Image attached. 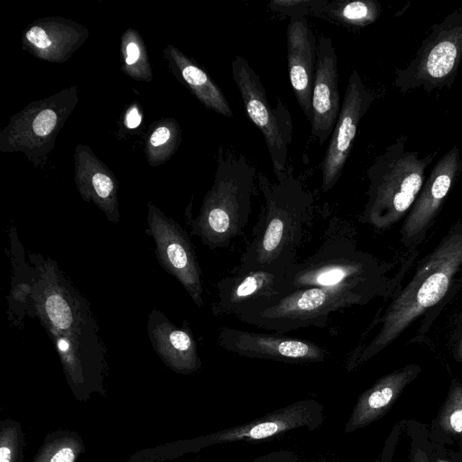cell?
Returning <instances> with one entry per match:
<instances>
[{"label":"cell","instance_id":"21","mask_svg":"<svg viewBox=\"0 0 462 462\" xmlns=\"http://www.w3.org/2000/svg\"><path fill=\"white\" fill-rule=\"evenodd\" d=\"M182 65V77L199 100L215 112L232 117L233 112L227 99L208 75L198 66L186 60Z\"/></svg>","mask_w":462,"mask_h":462},{"label":"cell","instance_id":"23","mask_svg":"<svg viewBox=\"0 0 462 462\" xmlns=\"http://www.w3.org/2000/svg\"><path fill=\"white\" fill-rule=\"evenodd\" d=\"M440 427L450 433H462V387L450 390L439 417Z\"/></svg>","mask_w":462,"mask_h":462},{"label":"cell","instance_id":"5","mask_svg":"<svg viewBox=\"0 0 462 462\" xmlns=\"http://www.w3.org/2000/svg\"><path fill=\"white\" fill-rule=\"evenodd\" d=\"M255 172L244 155L219 147L214 184L190 224L191 234L209 249L225 248L243 233L251 214Z\"/></svg>","mask_w":462,"mask_h":462},{"label":"cell","instance_id":"9","mask_svg":"<svg viewBox=\"0 0 462 462\" xmlns=\"http://www.w3.org/2000/svg\"><path fill=\"white\" fill-rule=\"evenodd\" d=\"M324 407L314 399H304L277 409L245 424L226 428L193 439L177 442L176 452H198L209 446L238 441L256 442L273 439L297 429L309 431L321 427Z\"/></svg>","mask_w":462,"mask_h":462},{"label":"cell","instance_id":"34","mask_svg":"<svg viewBox=\"0 0 462 462\" xmlns=\"http://www.w3.org/2000/svg\"><path fill=\"white\" fill-rule=\"evenodd\" d=\"M392 454H393L392 452H390V454L389 453H387V454L383 453V459L382 460V462H390L391 461Z\"/></svg>","mask_w":462,"mask_h":462},{"label":"cell","instance_id":"10","mask_svg":"<svg viewBox=\"0 0 462 462\" xmlns=\"http://www.w3.org/2000/svg\"><path fill=\"white\" fill-rule=\"evenodd\" d=\"M374 100V94L353 70L348 78L339 116L321 164V189L327 192L340 179L359 123Z\"/></svg>","mask_w":462,"mask_h":462},{"label":"cell","instance_id":"31","mask_svg":"<svg viewBox=\"0 0 462 462\" xmlns=\"http://www.w3.org/2000/svg\"><path fill=\"white\" fill-rule=\"evenodd\" d=\"M127 57H126V63L128 65L134 64L139 56V49L137 45L134 42H131L127 45L126 48Z\"/></svg>","mask_w":462,"mask_h":462},{"label":"cell","instance_id":"2","mask_svg":"<svg viewBox=\"0 0 462 462\" xmlns=\"http://www.w3.org/2000/svg\"><path fill=\"white\" fill-rule=\"evenodd\" d=\"M35 265L37 276L31 294L55 345L74 398L87 402L94 395H104V348L86 301L52 260L41 259Z\"/></svg>","mask_w":462,"mask_h":462},{"label":"cell","instance_id":"22","mask_svg":"<svg viewBox=\"0 0 462 462\" xmlns=\"http://www.w3.org/2000/svg\"><path fill=\"white\" fill-rule=\"evenodd\" d=\"M24 435L20 422L5 419L0 421V462H23Z\"/></svg>","mask_w":462,"mask_h":462},{"label":"cell","instance_id":"11","mask_svg":"<svg viewBox=\"0 0 462 462\" xmlns=\"http://www.w3.org/2000/svg\"><path fill=\"white\" fill-rule=\"evenodd\" d=\"M217 344L241 356L290 364L320 363L328 355L325 347L310 340L233 328L219 329Z\"/></svg>","mask_w":462,"mask_h":462},{"label":"cell","instance_id":"14","mask_svg":"<svg viewBox=\"0 0 462 462\" xmlns=\"http://www.w3.org/2000/svg\"><path fill=\"white\" fill-rule=\"evenodd\" d=\"M340 107L337 52L331 38L322 34L318 38L310 122L311 134L320 144L330 138Z\"/></svg>","mask_w":462,"mask_h":462},{"label":"cell","instance_id":"18","mask_svg":"<svg viewBox=\"0 0 462 462\" xmlns=\"http://www.w3.org/2000/svg\"><path fill=\"white\" fill-rule=\"evenodd\" d=\"M420 371L419 365H410L378 379L359 396L345 425L344 433L366 427L384 415Z\"/></svg>","mask_w":462,"mask_h":462},{"label":"cell","instance_id":"3","mask_svg":"<svg viewBox=\"0 0 462 462\" xmlns=\"http://www.w3.org/2000/svg\"><path fill=\"white\" fill-rule=\"evenodd\" d=\"M264 207L253 238L240 259L244 267L288 268L295 263L303 230L313 209L312 194L288 165L274 180L257 174Z\"/></svg>","mask_w":462,"mask_h":462},{"label":"cell","instance_id":"35","mask_svg":"<svg viewBox=\"0 0 462 462\" xmlns=\"http://www.w3.org/2000/svg\"><path fill=\"white\" fill-rule=\"evenodd\" d=\"M436 462H449V461L445 460V459H442V458H438V459L436 460Z\"/></svg>","mask_w":462,"mask_h":462},{"label":"cell","instance_id":"28","mask_svg":"<svg viewBox=\"0 0 462 462\" xmlns=\"http://www.w3.org/2000/svg\"><path fill=\"white\" fill-rule=\"evenodd\" d=\"M26 38L32 44L39 49H46L51 44L45 31L41 27H32L27 32Z\"/></svg>","mask_w":462,"mask_h":462},{"label":"cell","instance_id":"32","mask_svg":"<svg viewBox=\"0 0 462 462\" xmlns=\"http://www.w3.org/2000/svg\"><path fill=\"white\" fill-rule=\"evenodd\" d=\"M410 462H430L427 455L425 452L416 448L413 449L412 453L411 454V460Z\"/></svg>","mask_w":462,"mask_h":462},{"label":"cell","instance_id":"17","mask_svg":"<svg viewBox=\"0 0 462 462\" xmlns=\"http://www.w3.org/2000/svg\"><path fill=\"white\" fill-rule=\"evenodd\" d=\"M148 333L156 353L174 372L189 374L201 368L197 343L189 328H178L162 313L152 311Z\"/></svg>","mask_w":462,"mask_h":462},{"label":"cell","instance_id":"27","mask_svg":"<svg viewBox=\"0 0 462 462\" xmlns=\"http://www.w3.org/2000/svg\"><path fill=\"white\" fill-rule=\"evenodd\" d=\"M298 456L290 449H279L254 457L250 462H298Z\"/></svg>","mask_w":462,"mask_h":462},{"label":"cell","instance_id":"1","mask_svg":"<svg viewBox=\"0 0 462 462\" xmlns=\"http://www.w3.org/2000/svg\"><path fill=\"white\" fill-rule=\"evenodd\" d=\"M379 263L350 241H327L314 254L287 268L283 291L255 301L235 317L277 332L323 328L341 309L365 304L383 292Z\"/></svg>","mask_w":462,"mask_h":462},{"label":"cell","instance_id":"4","mask_svg":"<svg viewBox=\"0 0 462 462\" xmlns=\"http://www.w3.org/2000/svg\"><path fill=\"white\" fill-rule=\"evenodd\" d=\"M462 266V227L452 229L427 255L404 290L381 319L376 336L346 363L348 371L365 363L389 346L416 318L436 305L448 292Z\"/></svg>","mask_w":462,"mask_h":462},{"label":"cell","instance_id":"6","mask_svg":"<svg viewBox=\"0 0 462 462\" xmlns=\"http://www.w3.org/2000/svg\"><path fill=\"white\" fill-rule=\"evenodd\" d=\"M405 136L390 144L367 169V202L361 220L386 228L402 218L415 202L429 165L438 154L420 156L406 149Z\"/></svg>","mask_w":462,"mask_h":462},{"label":"cell","instance_id":"13","mask_svg":"<svg viewBox=\"0 0 462 462\" xmlns=\"http://www.w3.org/2000/svg\"><path fill=\"white\" fill-rule=\"evenodd\" d=\"M287 268L238 265L216 284L211 310L216 316H236L245 307L281 294Z\"/></svg>","mask_w":462,"mask_h":462},{"label":"cell","instance_id":"33","mask_svg":"<svg viewBox=\"0 0 462 462\" xmlns=\"http://www.w3.org/2000/svg\"><path fill=\"white\" fill-rule=\"evenodd\" d=\"M457 356L460 360H462V338L459 342L458 348H457Z\"/></svg>","mask_w":462,"mask_h":462},{"label":"cell","instance_id":"36","mask_svg":"<svg viewBox=\"0 0 462 462\" xmlns=\"http://www.w3.org/2000/svg\"><path fill=\"white\" fill-rule=\"evenodd\" d=\"M315 462H328V460H326V459H319V460H317V461H315Z\"/></svg>","mask_w":462,"mask_h":462},{"label":"cell","instance_id":"25","mask_svg":"<svg viewBox=\"0 0 462 462\" xmlns=\"http://www.w3.org/2000/svg\"><path fill=\"white\" fill-rule=\"evenodd\" d=\"M57 123V116L51 109L42 110L35 117L32 123V129L35 134L45 136L49 134Z\"/></svg>","mask_w":462,"mask_h":462},{"label":"cell","instance_id":"26","mask_svg":"<svg viewBox=\"0 0 462 462\" xmlns=\"http://www.w3.org/2000/svg\"><path fill=\"white\" fill-rule=\"evenodd\" d=\"M92 185L99 199H108L114 189L112 180L104 173H96L92 178Z\"/></svg>","mask_w":462,"mask_h":462},{"label":"cell","instance_id":"12","mask_svg":"<svg viewBox=\"0 0 462 462\" xmlns=\"http://www.w3.org/2000/svg\"><path fill=\"white\" fill-rule=\"evenodd\" d=\"M148 226L155 242L159 262L180 282L194 303L202 307L201 271L187 233L175 221L152 208Z\"/></svg>","mask_w":462,"mask_h":462},{"label":"cell","instance_id":"20","mask_svg":"<svg viewBox=\"0 0 462 462\" xmlns=\"http://www.w3.org/2000/svg\"><path fill=\"white\" fill-rule=\"evenodd\" d=\"M382 13L381 5L375 0L328 2L318 14L343 24L364 27L374 23Z\"/></svg>","mask_w":462,"mask_h":462},{"label":"cell","instance_id":"19","mask_svg":"<svg viewBox=\"0 0 462 462\" xmlns=\"http://www.w3.org/2000/svg\"><path fill=\"white\" fill-rule=\"evenodd\" d=\"M85 450L78 432L59 430L46 435L32 462H76Z\"/></svg>","mask_w":462,"mask_h":462},{"label":"cell","instance_id":"30","mask_svg":"<svg viewBox=\"0 0 462 462\" xmlns=\"http://www.w3.org/2000/svg\"><path fill=\"white\" fill-rule=\"evenodd\" d=\"M141 119L137 108L134 107L126 115L125 125L128 128H135L140 125Z\"/></svg>","mask_w":462,"mask_h":462},{"label":"cell","instance_id":"8","mask_svg":"<svg viewBox=\"0 0 462 462\" xmlns=\"http://www.w3.org/2000/svg\"><path fill=\"white\" fill-rule=\"evenodd\" d=\"M231 69L246 114L262 132L274 175L278 176L288 166L293 134L291 115L282 101L275 108L270 106L260 77L244 57L236 55Z\"/></svg>","mask_w":462,"mask_h":462},{"label":"cell","instance_id":"29","mask_svg":"<svg viewBox=\"0 0 462 462\" xmlns=\"http://www.w3.org/2000/svg\"><path fill=\"white\" fill-rule=\"evenodd\" d=\"M170 135L171 134L168 128L159 127L152 134L150 142L153 146H159L166 143Z\"/></svg>","mask_w":462,"mask_h":462},{"label":"cell","instance_id":"24","mask_svg":"<svg viewBox=\"0 0 462 462\" xmlns=\"http://www.w3.org/2000/svg\"><path fill=\"white\" fill-rule=\"evenodd\" d=\"M328 3L327 0H273L268 4V7L277 13L287 15L316 13Z\"/></svg>","mask_w":462,"mask_h":462},{"label":"cell","instance_id":"15","mask_svg":"<svg viewBox=\"0 0 462 462\" xmlns=\"http://www.w3.org/2000/svg\"><path fill=\"white\" fill-rule=\"evenodd\" d=\"M462 168L457 145L435 164L410 210L401 233L402 242L419 238L431 223Z\"/></svg>","mask_w":462,"mask_h":462},{"label":"cell","instance_id":"16","mask_svg":"<svg viewBox=\"0 0 462 462\" xmlns=\"http://www.w3.org/2000/svg\"><path fill=\"white\" fill-rule=\"evenodd\" d=\"M286 38L291 86L300 107L310 124L318 40L306 16L301 14L290 16Z\"/></svg>","mask_w":462,"mask_h":462},{"label":"cell","instance_id":"7","mask_svg":"<svg viewBox=\"0 0 462 462\" xmlns=\"http://www.w3.org/2000/svg\"><path fill=\"white\" fill-rule=\"evenodd\" d=\"M461 62L462 10H457L430 28L413 60L395 71L394 85L402 93L450 88Z\"/></svg>","mask_w":462,"mask_h":462}]
</instances>
